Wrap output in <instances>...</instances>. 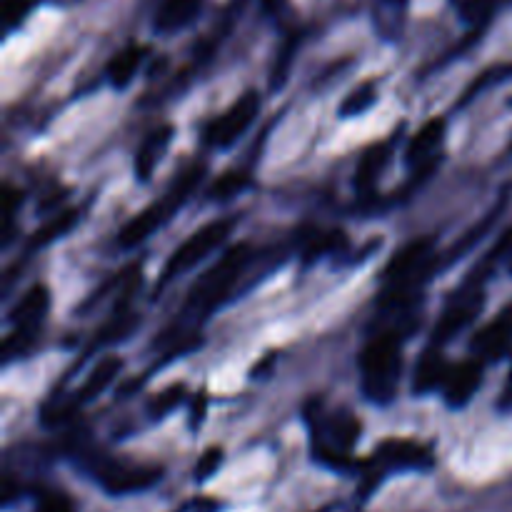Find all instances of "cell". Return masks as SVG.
<instances>
[{
	"label": "cell",
	"instance_id": "obj_1",
	"mask_svg": "<svg viewBox=\"0 0 512 512\" xmlns=\"http://www.w3.org/2000/svg\"><path fill=\"white\" fill-rule=\"evenodd\" d=\"M250 260H253V250H250L248 243H238L225 250L218 263L205 270L195 280L193 288H190L188 300H185V315H190V318H205L220 303H225V298L233 293L235 283L248 270Z\"/></svg>",
	"mask_w": 512,
	"mask_h": 512
},
{
	"label": "cell",
	"instance_id": "obj_2",
	"mask_svg": "<svg viewBox=\"0 0 512 512\" xmlns=\"http://www.w3.org/2000/svg\"><path fill=\"white\" fill-rule=\"evenodd\" d=\"M360 373H363V393L373 403H390L398 393L400 375H403V350L398 335L378 333L360 355Z\"/></svg>",
	"mask_w": 512,
	"mask_h": 512
},
{
	"label": "cell",
	"instance_id": "obj_3",
	"mask_svg": "<svg viewBox=\"0 0 512 512\" xmlns=\"http://www.w3.org/2000/svg\"><path fill=\"white\" fill-rule=\"evenodd\" d=\"M203 173H205V165H195V168H190L188 173L180 175L178 183L170 188V193L165 195V198H160L158 203H153L150 208H145L143 213H138L133 220H128V223L120 228L118 243L123 245V248H135V245L145 243V240L155 233V228H158V225H163L165 220H168L170 215H173L175 210H178L180 205L190 198V193L195 190V185L203 180Z\"/></svg>",
	"mask_w": 512,
	"mask_h": 512
},
{
	"label": "cell",
	"instance_id": "obj_4",
	"mask_svg": "<svg viewBox=\"0 0 512 512\" xmlns=\"http://www.w3.org/2000/svg\"><path fill=\"white\" fill-rule=\"evenodd\" d=\"M308 418L313 423L315 455L333 468H345L350 463V450L360 435L358 420L345 410L325 415L323 408H318V413L308 410Z\"/></svg>",
	"mask_w": 512,
	"mask_h": 512
},
{
	"label": "cell",
	"instance_id": "obj_5",
	"mask_svg": "<svg viewBox=\"0 0 512 512\" xmlns=\"http://www.w3.org/2000/svg\"><path fill=\"white\" fill-rule=\"evenodd\" d=\"M85 468L95 475L100 485L113 495H128L138 493V490H148L163 478V470L153 468V465H135L128 460H115L103 453H88L85 455Z\"/></svg>",
	"mask_w": 512,
	"mask_h": 512
},
{
	"label": "cell",
	"instance_id": "obj_6",
	"mask_svg": "<svg viewBox=\"0 0 512 512\" xmlns=\"http://www.w3.org/2000/svg\"><path fill=\"white\" fill-rule=\"evenodd\" d=\"M233 228H235V218H220V220H213V223L203 225L200 230H195V233L190 235V238L185 240L173 255H170V260L165 263L163 275H160L158 288H165V285L173 283L178 275L193 270L200 260L208 258L213 250H218L220 245L228 240V235L233 233Z\"/></svg>",
	"mask_w": 512,
	"mask_h": 512
},
{
	"label": "cell",
	"instance_id": "obj_7",
	"mask_svg": "<svg viewBox=\"0 0 512 512\" xmlns=\"http://www.w3.org/2000/svg\"><path fill=\"white\" fill-rule=\"evenodd\" d=\"M258 110H260L258 93L250 90V93L240 95V100H235L223 115H218V118L205 128V143L213 145V148H228V145H233L235 140H238L250 125H253Z\"/></svg>",
	"mask_w": 512,
	"mask_h": 512
},
{
	"label": "cell",
	"instance_id": "obj_8",
	"mask_svg": "<svg viewBox=\"0 0 512 512\" xmlns=\"http://www.w3.org/2000/svg\"><path fill=\"white\" fill-rule=\"evenodd\" d=\"M430 465H433V455L425 445L413 443V440H385L370 460V475L378 480L390 470H425Z\"/></svg>",
	"mask_w": 512,
	"mask_h": 512
},
{
	"label": "cell",
	"instance_id": "obj_9",
	"mask_svg": "<svg viewBox=\"0 0 512 512\" xmlns=\"http://www.w3.org/2000/svg\"><path fill=\"white\" fill-rule=\"evenodd\" d=\"M485 295L480 283H470L460 290L458 295H453V300L448 303L445 313L440 315L438 325L433 330V345H443L453 338L458 330H463L465 325H470L475 320V315L483 310Z\"/></svg>",
	"mask_w": 512,
	"mask_h": 512
},
{
	"label": "cell",
	"instance_id": "obj_10",
	"mask_svg": "<svg viewBox=\"0 0 512 512\" xmlns=\"http://www.w3.org/2000/svg\"><path fill=\"white\" fill-rule=\"evenodd\" d=\"M480 383H483V365L478 360H465V363L450 365L448 378L443 383L445 403L450 408H463L478 393Z\"/></svg>",
	"mask_w": 512,
	"mask_h": 512
},
{
	"label": "cell",
	"instance_id": "obj_11",
	"mask_svg": "<svg viewBox=\"0 0 512 512\" xmlns=\"http://www.w3.org/2000/svg\"><path fill=\"white\" fill-rule=\"evenodd\" d=\"M512 350V313L500 315L493 323L485 325L478 335L473 338V353L478 360L485 363H495V360L505 358Z\"/></svg>",
	"mask_w": 512,
	"mask_h": 512
},
{
	"label": "cell",
	"instance_id": "obj_12",
	"mask_svg": "<svg viewBox=\"0 0 512 512\" xmlns=\"http://www.w3.org/2000/svg\"><path fill=\"white\" fill-rule=\"evenodd\" d=\"M448 360H445L443 350L438 345H433L430 350H425L420 355L418 365H415V375H413V390L418 395H428L435 393V390L443 388L445 378H448Z\"/></svg>",
	"mask_w": 512,
	"mask_h": 512
},
{
	"label": "cell",
	"instance_id": "obj_13",
	"mask_svg": "<svg viewBox=\"0 0 512 512\" xmlns=\"http://www.w3.org/2000/svg\"><path fill=\"white\" fill-rule=\"evenodd\" d=\"M200 10H203V0H160L153 25L160 33H178L195 23Z\"/></svg>",
	"mask_w": 512,
	"mask_h": 512
},
{
	"label": "cell",
	"instance_id": "obj_14",
	"mask_svg": "<svg viewBox=\"0 0 512 512\" xmlns=\"http://www.w3.org/2000/svg\"><path fill=\"white\" fill-rule=\"evenodd\" d=\"M50 308V290L45 285H33L23 298L15 303L10 320H13L15 328L20 330H38V325L43 323V318L48 315Z\"/></svg>",
	"mask_w": 512,
	"mask_h": 512
},
{
	"label": "cell",
	"instance_id": "obj_15",
	"mask_svg": "<svg viewBox=\"0 0 512 512\" xmlns=\"http://www.w3.org/2000/svg\"><path fill=\"white\" fill-rule=\"evenodd\" d=\"M445 138V120L443 118H430L428 123H423V128L413 135L408 150H405V158L413 168H423L428 165L430 158H435L440 143Z\"/></svg>",
	"mask_w": 512,
	"mask_h": 512
},
{
	"label": "cell",
	"instance_id": "obj_16",
	"mask_svg": "<svg viewBox=\"0 0 512 512\" xmlns=\"http://www.w3.org/2000/svg\"><path fill=\"white\" fill-rule=\"evenodd\" d=\"M173 133V125H163V128H155L153 133L140 143L138 155H135V175H138V180H150V175L155 173V165H158V160L163 158L170 140H173Z\"/></svg>",
	"mask_w": 512,
	"mask_h": 512
},
{
	"label": "cell",
	"instance_id": "obj_17",
	"mask_svg": "<svg viewBox=\"0 0 512 512\" xmlns=\"http://www.w3.org/2000/svg\"><path fill=\"white\" fill-rule=\"evenodd\" d=\"M120 370H123V360L120 358H115V355H105V358H100V363L95 365L93 373L85 378V383L80 385L78 393H75V403L83 405V403H90L93 398H98V395L113 383L115 375H118Z\"/></svg>",
	"mask_w": 512,
	"mask_h": 512
},
{
	"label": "cell",
	"instance_id": "obj_18",
	"mask_svg": "<svg viewBox=\"0 0 512 512\" xmlns=\"http://www.w3.org/2000/svg\"><path fill=\"white\" fill-rule=\"evenodd\" d=\"M388 158V145H373V148L365 150L363 158H360L358 163V170H355V185L360 188V193H370V190L375 188L380 173H383L385 165H388Z\"/></svg>",
	"mask_w": 512,
	"mask_h": 512
},
{
	"label": "cell",
	"instance_id": "obj_19",
	"mask_svg": "<svg viewBox=\"0 0 512 512\" xmlns=\"http://www.w3.org/2000/svg\"><path fill=\"white\" fill-rule=\"evenodd\" d=\"M143 58H145L143 45H128V48L118 50V53L113 55V60L108 63L110 83H113L115 88H125V85L135 78Z\"/></svg>",
	"mask_w": 512,
	"mask_h": 512
},
{
	"label": "cell",
	"instance_id": "obj_20",
	"mask_svg": "<svg viewBox=\"0 0 512 512\" xmlns=\"http://www.w3.org/2000/svg\"><path fill=\"white\" fill-rule=\"evenodd\" d=\"M75 223H78V210H65V213H58L53 220H48V223H45L43 228L33 235V240H30V248H43V245L63 238V235L68 233Z\"/></svg>",
	"mask_w": 512,
	"mask_h": 512
},
{
	"label": "cell",
	"instance_id": "obj_21",
	"mask_svg": "<svg viewBox=\"0 0 512 512\" xmlns=\"http://www.w3.org/2000/svg\"><path fill=\"white\" fill-rule=\"evenodd\" d=\"M375 98H378V93H375V83L358 85V88L350 90L348 98L343 100V105H340V115H345V118L360 115L363 110H368L370 105L375 103Z\"/></svg>",
	"mask_w": 512,
	"mask_h": 512
},
{
	"label": "cell",
	"instance_id": "obj_22",
	"mask_svg": "<svg viewBox=\"0 0 512 512\" xmlns=\"http://www.w3.org/2000/svg\"><path fill=\"white\" fill-rule=\"evenodd\" d=\"M248 183L250 178L245 173H225L215 180L213 188L208 190V195L213 200H228L233 198V195H238L243 188H248Z\"/></svg>",
	"mask_w": 512,
	"mask_h": 512
},
{
	"label": "cell",
	"instance_id": "obj_23",
	"mask_svg": "<svg viewBox=\"0 0 512 512\" xmlns=\"http://www.w3.org/2000/svg\"><path fill=\"white\" fill-rule=\"evenodd\" d=\"M450 3L455 5V10H458L468 23H480V20L490 13L493 0H450Z\"/></svg>",
	"mask_w": 512,
	"mask_h": 512
},
{
	"label": "cell",
	"instance_id": "obj_24",
	"mask_svg": "<svg viewBox=\"0 0 512 512\" xmlns=\"http://www.w3.org/2000/svg\"><path fill=\"white\" fill-rule=\"evenodd\" d=\"M408 3L410 0H378V10L383 15H380V23L388 28H398L400 25V18L405 15V10H408Z\"/></svg>",
	"mask_w": 512,
	"mask_h": 512
},
{
	"label": "cell",
	"instance_id": "obj_25",
	"mask_svg": "<svg viewBox=\"0 0 512 512\" xmlns=\"http://www.w3.org/2000/svg\"><path fill=\"white\" fill-rule=\"evenodd\" d=\"M223 463V450L220 448H208L198 460V468H195V478L208 480L210 475H215V470Z\"/></svg>",
	"mask_w": 512,
	"mask_h": 512
},
{
	"label": "cell",
	"instance_id": "obj_26",
	"mask_svg": "<svg viewBox=\"0 0 512 512\" xmlns=\"http://www.w3.org/2000/svg\"><path fill=\"white\" fill-rule=\"evenodd\" d=\"M33 5L35 0H5V25H8V30L23 23L25 15L33 10Z\"/></svg>",
	"mask_w": 512,
	"mask_h": 512
},
{
	"label": "cell",
	"instance_id": "obj_27",
	"mask_svg": "<svg viewBox=\"0 0 512 512\" xmlns=\"http://www.w3.org/2000/svg\"><path fill=\"white\" fill-rule=\"evenodd\" d=\"M38 512H75L73 503H70L68 495L63 493H48L40 500Z\"/></svg>",
	"mask_w": 512,
	"mask_h": 512
},
{
	"label": "cell",
	"instance_id": "obj_28",
	"mask_svg": "<svg viewBox=\"0 0 512 512\" xmlns=\"http://www.w3.org/2000/svg\"><path fill=\"white\" fill-rule=\"evenodd\" d=\"M180 400H183V385H180V388H170L168 393H163V395H160L158 405H153V413H155V415L165 413V410L175 408V405H178Z\"/></svg>",
	"mask_w": 512,
	"mask_h": 512
},
{
	"label": "cell",
	"instance_id": "obj_29",
	"mask_svg": "<svg viewBox=\"0 0 512 512\" xmlns=\"http://www.w3.org/2000/svg\"><path fill=\"white\" fill-rule=\"evenodd\" d=\"M498 408L503 410V413H510V410H512V368H510V375H508V380H505L503 390H500Z\"/></svg>",
	"mask_w": 512,
	"mask_h": 512
},
{
	"label": "cell",
	"instance_id": "obj_30",
	"mask_svg": "<svg viewBox=\"0 0 512 512\" xmlns=\"http://www.w3.org/2000/svg\"><path fill=\"white\" fill-rule=\"evenodd\" d=\"M318 512H330V510H318Z\"/></svg>",
	"mask_w": 512,
	"mask_h": 512
}]
</instances>
